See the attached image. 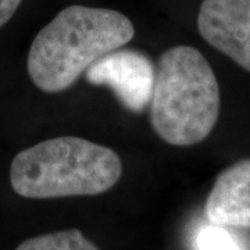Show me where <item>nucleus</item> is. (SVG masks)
<instances>
[{
  "label": "nucleus",
  "mask_w": 250,
  "mask_h": 250,
  "mask_svg": "<svg viewBox=\"0 0 250 250\" xmlns=\"http://www.w3.org/2000/svg\"><path fill=\"white\" fill-rule=\"evenodd\" d=\"M22 0H0V28L4 27L20 7Z\"/></svg>",
  "instance_id": "1a4fd4ad"
},
{
  "label": "nucleus",
  "mask_w": 250,
  "mask_h": 250,
  "mask_svg": "<svg viewBox=\"0 0 250 250\" xmlns=\"http://www.w3.org/2000/svg\"><path fill=\"white\" fill-rule=\"evenodd\" d=\"M154 75L156 67L149 56L121 47L100 57L85 74L92 85L108 86L120 103L132 113H142L149 107Z\"/></svg>",
  "instance_id": "20e7f679"
},
{
  "label": "nucleus",
  "mask_w": 250,
  "mask_h": 250,
  "mask_svg": "<svg viewBox=\"0 0 250 250\" xmlns=\"http://www.w3.org/2000/svg\"><path fill=\"white\" fill-rule=\"evenodd\" d=\"M121 175L117 152L78 136L36 143L16 154L10 166L13 190L27 199L95 196L110 190Z\"/></svg>",
  "instance_id": "7ed1b4c3"
},
{
  "label": "nucleus",
  "mask_w": 250,
  "mask_h": 250,
  "mask_svg": "<svg viewBox=\"0 0 250 250\" xmlns=\"http://www.w3.org/2000/svg\"><path fill=\"white\" fill-rule=\"evenodd\" d=\"M205 213L218 227L250 228V159L218 174L206 200Z\"/></svg>",
  "instance_id": "423d86ee"
},
{
  "label": "nucleus",
  "mask_w": 250,
  "mask_h": 250,
  "mask_svg": "<svg viewBox=\"0 0 250 250\" xmlns=\"http://www.w3.org/2000/svg\"><path fill=\"white\" fill-rule=\"evenodd\" d=\"M16 250H99V248L80 229H67L29 238Z\"/></svg>",
  "instance_id": "0eeeda50"
},
{
  "label": "nucleus",
  "mask_w": 250,
  "mask_h": 250,
  "mask_svg": "<svg viewBox=\"0 0 250 250\" xmlns=\"http://www.w3.org/2000/svg\"><path fill=\"white\" fill-rule=\"evenodd\" d=\"M134 36V24L123 13L72 4L36 34L28 52V75L45 93L64 92L96 60Z\"/></svg>",
  "instance_id": "f257e3e1"
},
{
  "label": "nucleus",
  "mask_w": 250,
  "mask_h": 250,
  "mask_svg": "<svg viewBox=\"0 0 250 250\" xmlns=\"http://www.w3.org/2000/svg\"><path fill=\"white\" fill-rule=\"evenodd\" d=\"M197 250H241L232 236L218 225L205 227L197 235Z\"/></svg>",
  "instance_id": "6e6552de"
},
{
  "label": "nucleus",
  "mask_w": 250,
  "mask_h": 250,
  "mask_svg": "<svg viewBox=\"0 0 250 250\" xmlns=\"http://www.w3.org/2000/svg\"><path fill=\"white\" fill-rule=\"evenodd\" d=\"M220 86L211 65L192 46H174L156 64L150 124L164 142L193 146L203 142L220 116Z\"/></svg>",
  "instance_id": "f03ea898"
},
{
  "label": "nucleus",
  "mask_w": 250,
  "mask_h": 250,
  "mask_svg": "<svg viewBox=\"0 0 250 250\" xmlns=\"http://www.w3.org/2000/svg\"><path fill=\"white\" fill-rule=\"evenodd\" d=\"M197 31L208 45L250 72V0H203Z\"/></svg>",
  "instance_id": "39448f33"
}]
</instances>
